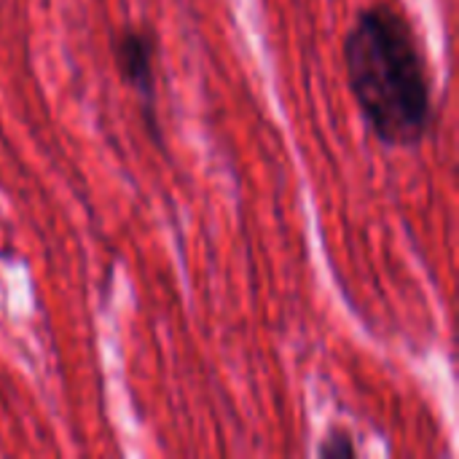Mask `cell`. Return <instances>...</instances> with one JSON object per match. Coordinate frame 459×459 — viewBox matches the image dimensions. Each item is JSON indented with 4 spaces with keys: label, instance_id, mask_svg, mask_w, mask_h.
Returning a JSON list of instances; mask_svg holds the SVG:
<instances>
[{
    "label": "cell",
    "instance_id": "obj_1",
    "mask_svg": "<svg viewBox=\"0 0 459 459\" xmlns=\"http://www.w3.org/2000/svg\"><path fill=\"white\" fill-rule=\"evenodd\" d=\"M352 100L382 145L417 148L436 124L433 81L414 24L393 3L363 8L344 35Z\"/></svg>",
    "mask_w": 459,
    "mask_h": 459
},
{
    "label": "cell",
    "instance_id": "obj_2",
    "mask_svg": "<svg viewBox=\"0 0 459 459\" xmlns=\"http://www.w3.org/2000/svg\"><path fill=\"white\" fill-rule=\"evenodd\" d=\"M113 62L118 70V78L137 94L143 102V116L153 137H161V129L156 124V56H159V38L148 27L126 24L113 32L110 38Z\"/></svg>",
    "mask_w": 459,
    "mask_h": 459
},
{
    "label": "cell",
    "instance_id": "obj_3",
    "mask_svg": "<svg viewBox=\"0 0 459 459\" xmlns=\"http://www.w3.org/2000/svg\"><path fill=\"white\" fill-rule=\"evenodd\" d=\"M317 455L323 459H347L358 455V446L352 441L350 433H342V430H333L317 449Z\"/></svg>",
    "mask_w": 459,
    "mask_h": 459
}]
</instances>
